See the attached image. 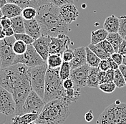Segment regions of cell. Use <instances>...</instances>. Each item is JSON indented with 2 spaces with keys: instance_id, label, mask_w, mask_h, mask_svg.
<instances>
[{
  "instance_id": "obj_1",
  "label": "cell",
  "mask_w": 126,
  "mask_h": 124,
  "mask_svg": "<svg viewBox=\"0 0 126 124\" xmlns=\"http://www.w3.org/2000/svg\"><path fill=\"white\" fill-rule=\"evenodd\" d=\"M37 9L36 19L38 22L42 35L56 37L61 34L67 35L68 24L64 23L60 16V7L52 3L40 6Z\"/></svg>"
},
{
  "instance_id": "obj_2",
  "label": "cell",
  "mask_w": 126,
  "mask_h": 124,
  "mask_svg": "<svg viewBox=\"0 0 126 124\" xmlns=\"http://www.w3.org/2000/svg\"><path fill=\"white\" fill-rule=\"evenodd\" d=\"M70 103L59 98L47 103L36 121L38 124H63L70 114Z\"/></svg>"
},
{
  "instance_id": "obj_3",
  "label": "cell",
  "mask_w": 126,
  "mask_h": 124,
  "mask_svg": "<svg viewBox=\"0 0 126 124\" xmlns=\"http://www.w3.org/2000/svg\"><path fill=\"white\" fill-rule=\"evenodd\" d=\"M60 68H47L43 98V100L46 103L55 99L63 98L71 104L70 102L66 98L65 89L63 87V80L60 76Z\"/></svg>"
},
{
  "instance_id": "obj_4",
  "label": "cell",
  "mask_w": 126,
  "mask_h": 124,
  "mask_svg": "<svg viewBox=\"0 0 126 124\" xmlns=\"http://www.w3.org/2000/svg\"><path fill=\"white\" fill-rule=\"evenodd\" d=\"M31 68L24 64H15L0 70V86L12 93L14 86L26 76L30 75Z\"/></svg>"
},
{
  "instance_id": "obj_5",
  "label": "cell",
  "mask_w": 126,
  "mask_h": 124,
  "mask_svg": "<svg viewBox=\"0 0 126 124\" xmlns=\"http://www.w3.org/2000/svg\"><path fill=\"white\" fill-rule=\"evenodd\" d=\"M96 124H126V103L116 101L105 109Z\"/></svg>"
},
{
  "instance_id": "obj_6",
  "label": "cell",
  "mask_w": 126,
  "mask_h": 124,
  "mask_svg": "<svg viewBox=\"0 0 126 124\" xmlns=\"http://www.w3.org/2000/svg\"><path fill=\"white\" fill-rule=\"evenodd\" d=\"M32 90L30 75L22 78L16 84L12 90V95L16 104L15 115H23V105L28 95Z\"/></svg>"
},
{
  "instance_id": "obj_7",
  "label": "cell",
  "mask_w": 126,
  "mask_h": 124,
  "mask_svg": "<svg viewBox=\"0 0 126 124\" xmlns=\"http://www.w3.org/2000/svg\"><path fill=\"white\" fill-rule=\"evenodd\" d=\"M47 63L31 68L30 82L32 90L36 92L43 99L45 94V77L47 70Z\"/></svg>"
},
{
  "instance_id": "obj_8",
  "label": "cell",
  "mask_w": 126,
  "mask_h": 124,
  "mask_svg": "<svg viewBox=\"0 0 126 124\" xmlns=\"http://www.w3.org/2000/svg\"><path fill=\"white\" fill-rule=\"evenodd\" d=\"M15 41L14 36L6 37L0 40V59L2 69L13 65L16 55L13 50V45Z\"/></svg>"
},
{
  "instance_id": "obj_9",
  "label": "cell",
  "mask_w": 126,
  "mask_h": 124,
  "mask_svg": "<svg viewBox=\"0 0 126 124\" xmlns=\"http://www.w3.org/2000/svg\"><path fill=\"white\" fill-rule=\"evenodd\" d=\"M45 62L42 57L38 54L32 45H28L26 52L22 54H16L13 62L15 64H24L29 68H34L36 66L41 65Z\"/></svg>"
},
{
  "instance_id": "obj_10",
  "label": "cell",
  "mask_w": 126,
  "mask_h": 124,
  "mask_svg": "<svg viewBox=\"0 0 126 124\" xmlns=\"http://www.w3.org/2000/svg\"><path fill=\"white\" fill-rule=\"evenodd\" d=\"M46 103L33 90L28 95L23 105V114L35 113L39 115L45 107Z\"/></svg>"
},
{
  "instance_id": "obj_11",
  "label": "cell",
  "mask_w": 126,
  "mask_h": 124,
  "mask_svg": "<svg viewBox=\"0 0 126 124\" xmlns=\"http://www.w3.org/2000/svg\"><path fill=\"white\" fill-rule=\"evenodd\" d=\"M72 45H73V42L67 35L61 34L56 37H51V42L49 46V54H63L64 51L69 49Z\"/></svg>"
},
{
  "instance_id": "obj_12",
  "label": "cell",
  "mask_w": 126,
  "mask_h": 124,
  "mask_svg": "<svg viewBox=\"0 0 126 124\" xmlns=\"http://www.w3.org/2000/svg\"><path fill=\"white\" fill-rule=\"evenodd\" d=\"M16 104L12 93L0 86V110L6 116L15 114Z\"/></svg>"
},
{
  "instance_id": "obj_13",
  "label": "cell",
  "mask_w": 126,
  "mask_h": 124,
  "mask_svg": "<svg viewBox=\"0 0 126 124\" xmlns=\"http://www.w3.org/2000/svg\"><path fill=\"white\" fill-rule=\"evenodd\" d=\"M90 67L85 64L81 67L71 70L70 78L73 81L75 86L83 88L87 86V78Z\"/></svg>"
},
{
  "instance_id": "obj_14",
  "label": "cell",
  "mask_w": 126,
  "mask_h": 124,
  "mask_svg": "<svg viewBox=\"0 0 126 124\" xmlns=\"http://www.w3.org/2000/svg\"><path fill=\"white\" fill-rule=\"evenodd\" d=\"M79 12L74 4H64L60 7V16L64 23L70 24L77 20Z\"/></svg>"
},
{
  "instance_id": "obj_15",
  "label": "cell",
  "mask_w": 126,
  "mask_h": 124,
  "mask_svg": "<svg viewBox=\"0 0 126 124\" xmlns=\"http://www.w3.org/2000/svg\"><path fill=\"white\" fill-rule=\"evenodd\" d=\"M51 42V37L42 35L40 37L33 42L32 45L38 53V54L42 57V58L47 62V58L49 55V46Z\"/></svg>"
},
{
  "instance_id": "obj_16",
  "label": "cell",
  "mask_w": 126,
  "mask_h": 124,
  "mask_svg": "<svg viewBox=\"0 0 126 124\" xmlns=\"http://www.w3.org/2000/svg\"><path fill=\"white\" fill-rule=\"evenodd\" d=\"M87 64L86 47H80L74 50V57L70 62L71 69H75Z\"/></svg>"
},
{
  "instance_id": "obj_17",
  "label": "cell",
  "mask_w": 126,
  "mask_h": 124,
  "mask_svg": "<svg viewBox=\"0 0 126 124\" xmlns=\"http://www.w3.org/2000/svg\"><path fill=\"white\" fill-rule=\"evenodd\" d=\"M24 27L25 33L29 35L34 40L38 39L42 36L40 26L36 19H33L30 20L24 19Z\"/></svg>"
},
{
  "instance_id": "obj_18",
  "label": "cell",
  "mask_w": 126,
  "mask_h": 124,
  "mask_svg": "<svg viewBox=\"0 0 126 124\" xmlns=\"http://www.w3.org/2000/svg\"><path fill=\"white\" fill-rule=\"evenodd\" d=\"M22 8L15 3H9L8 2L3 7L1 8V11L3 16L8 17L9 19L14 18L16 17L22 15Z\"/></svg>"
},
{
  "instance_id": "obj_19",
  "label": "cell",
  "mask_w": 126,
  "mask_h": 124,
  "mask_svg": "<svg viewBox=\"0 0 126 124\" xmlns=\"http://www.w3.org/2000/svg\"><path fill=\"white\" fill-rule=\"evenodd\" d=\"M103 28L108 33L118 32L119 30V17L114 15L108 16L106 17L104 23Z\"/></svg>"
},
{
  "instance_id": "obj_20",
  "label": "cell",
  "mask_w": 126,
  "mask_h": 124,
  "mask_svg": "<svg viewBox=\"0 0 126 124\" xmlns=\"http://www.w3.org/2000/svg\"><path fill=\"white\" fill-rule=\"evenodd\" d=\"M9 3H15L24 9L27 7L39 8L40 6L49 3V0H7Z\"/></svg>"
},
{
  "instance_id": "obj_21",
  "label": "cell",
  "mask_w": 126,
  "mask_h": 124,
  "mask_svg": "<svg viewBox=\"0 0 126 124\" xmlns=\"http://www.w3.org/2000/svg\"><path fill=\"white\" fill-rule=\"evenodd\" d=\"M37 114L35 113H24L23 115H15L12 118L11 124H28L36 121L38 118Z\"/></svg>"
},
{
  "instance_id": "obj_22",
  "label": "cell",
  "mask_w": 126,
  "mask_h": 124,
  "mask_svg": "<svg viewBox=\"0 0 126 124\" xmlns=\"http://www.w3.org/2000/svg\"><path fill=\"white\" fill-rule=\"evenodd\" d=\"M100 69L98 68H91L89 71V75L87 78V86L89 88H98L100 83H99V72Z\"/></svg>"
},
{
  "instance_id": "obj_23",
  "label": "cell",
  "mask_w": 126,
  "mask_h": 124,
  "mask_svg": "<svg viewBox=\"0 0 126 124\" xmlns=\"http://www.w3.org/2000/svg\"><path fill=\"white\" fill-rule=\"evenodd\" d=\"M108 32L104 28L98 29L97 30L92 31L91 32V43L92 45H97L98 43L107 39Z\"/></svg>"
},
{
  "instance_id": "obj_24",
  "label": "cell",
  "mask_w": 126,
  "mask_h": 124,
  "mask_svg": "<svg viewBox=\"0 0 126 124\" xmlns=\"http://www.w3.org/2000/svg\"><path fill=\"white\" fill-rule=\"evenodd\" d=\"M12 21V27L15 34L19 33H25V27H24V19L22 16H18L11 19Z\"/></svg>"
},
{
  "instance_id": "obj_25",
  "label": "cell",
  "mask_w": 126,
  "mask_h": 124,
  "mask_svg": "<svg viewBox=\"0 0 126 124\" xmlns=\"http://www.w3.org/2000/svg\"><path fill=\"white\" fill-rule=\"evenodd\" d=\"M100 61L101 60L88 47H86L87 64L91 68H98Z\"/></svg>"
},
{
  "instance_id": "obj_26",
  "label": "cell",
  "mask_w": 126,
  "mask_h": 124,
  "mask_svg": "<svg viewBox=\"0 0 126 124\" xmlns=\"http://www.w3.org/2000/svg\"><path fill=\"white\" fill-rule=\"evenodd\" d=\"M106 39L112 45V46L113 47L115 52L118 53L119 46L122 43L124 38L118 32H114V33H108Z\"/></svg>"
},
{
  "instance_id": "obj_27",
  "label": "cell",
  "mask_w": 126,
  "mask_h": 124,
  "mask_svg": "<svg viewBox=\"0 0 126 124\" xmlns=\"http://www.w3.org/2000/svg\"><path fill=\"white\" fill-rule=\"evenodd\" d=\"M63 62L62 54H49L47 58V63L49 68H60Z\"/></svg>"
},
{
  "instance_id": "obj_28",
  "label": "cell",
  "mask_w": 126,
  "mask_h": 124,
  "mask_svg": "<svg viewBox=\"0 0 126 124\" xmlns=\"http://www.w3.org/2000/svg\"><path fill=\"white\" fill-rule=\"evenodd\" d=\"M80 95H81L80 88H78L77 86H75L70 89L65 90L66 98L70 101L71 103L77 102V101L78 100V98L80 96Z\"/></svg>"
},
{
  "instance_id": "obj_29",
  "label": "cell",
  "mask_w": 126,
  "mask_h": 124,
  "mask_svg": "<svg viewBox=\"0 0 126 124\" xmlns=\"http://www.w3.org/2000/svg\"><path fill=\"white\" fill-rule=\"evenodd\" d=\"M87 47L100 60H108V58H110V56H111L109 53H108L107 52H105L103 49H102L100 46H98L97 45H92V44H90Z\"/></svg>"
},
{
  "instance_id": "obj_30",
  "label": "cell",
  "mask_w": 126,
  "mask_h": 124,
  "mask_svg": "<svg viewBox=\"0 0 126 124\" xmlns=\"http://www.w3.org/2000/svg\"><path fill=\"white\" fill-rule=\"evenodd\" d=\"M37 9L32 7H27L22 9V16L25 20H30L36 18Z\"/></svg>"
},
{
  "instance_id": "obj_31",
  "label": "cell",
  "mask_w": 126,
  "mask_h": 124,
  "mask_svg": "<svg viewBox=\"0 0 126 124\" xmlns=\"http://www.w3.org/2000/svg\"><path fill=\"white\" fill-rule=\"evenodd\" d=\"M113 83L115 84L116 87L118 88H122L125 87V85H126V80L119 69L115 70Z\"/></svg>"
},
{
  "instance_id": "obj_32",
  "label": "cell",
  "mask_w": 126,
  "mask_h": 124,
  "mask_svg": "<svg viewBox=\"0 0 126 124\" xmlns=\"http://www.w3.org/2000/svg\"><path fill=\"white\" fill-rule=\"evenodd\" d=\"M71 68L70 62H63L60 68V76L63 80L70 78L71 72Z\"/></svg>"
},
{
  "instance_id": "obj_33",
  "label": "cell",
  "mask_w": 126,
  "mask_h": 124,
  "mask_svg": "<svg viewBox=\"0 0 126 124\" xmlns=\"http://www.w3.org/2000/svg\"><path fill=\"white\" fill-rule=\"evenodd\" d=\"M27 46L28 45L22 41L16 40L13 45V50L16 54H22L26 52Z\"/></svg>"
},
{
  "instance_id": "obj_34",
  "label": "cell",
  "mask_w": 126,
  "mask_h": 124,
  "mask_svg": "<svg viewBox=\"0 0 126 124\" xmlns=\"http://www.w3.org/2000/svg\"><path fill=\"white\" fill-rule=\"evenodd\" d=\"M116 88V85L113 82H107L105 83H102L100 84L98 87V88L101 91L105 93H112L115 91Z\"/></svg>"
},
{
  "instance_id": "obj_35",
  "label": "cell",
  "mask_w": 126,
  "mask_h": 124,
  "mask_svg": "<svg viewBox=\"0 0 126 124\" xmlns=\"http://www.w3.org/2000/svg\"><path fill=\"white\" fill-rule=\"evenodd\" d=\"M14 37H15L16 40H21L28 45H32L34 42V39L27 33H19V34H15Z\"/></svg>"
},
{
  "instance_id": "obj_36",
  "label": "cell",
  "mask_w": 126,
  "mask_h": 124,
  "mask_svg": "<svg viewBox=\"0 0 126 124\" xmlns=\"http://www.w3.org/2000/svg\"><path fill=\"white\" fill-rule=\"evenodd\" d=\"M118 33L124 38L126 37V15L119 17Z\"/></svg>"
},
{
  "instance_id": "obj_37",
  "label": "cell",
  "mask_w": 126,
  "mask_h": 124,
  "mask_svg": "<svg viewBox=\"0 0 126 124\" xmlns=\"http://www.w3.org/2000/svg\"><path fill=\"white\" fill-rule=\"evenodd\" d=\"M97 45L100 47L102 49H103V50H104L105 52H107L108 53H109L110 55L112 54H113L114 53H115V50H114V48H113V47L112 46V45L110 44V42H109L107 39H105V40L102 41L101 42L98 43Z\"/></svg>"
},
{
  "instance_id": "obj_38",
  "label": "cell",
  "mask_w": 126,
  "mask_h": 124,
  "mask_svg": "<svg viewBox=\"0 0 126 124\" xmlns=\"http://www.w3.org/2000/svg\"><path fill=\"white\" fill-rule=\"evenodd\" d=\"M62 57H63V62H70L71 60L74 57V50H71L70 48L65 50L62 54Z\"/></svg>"
},
{
  "instance_id": "obj_39",
  "label": "cell",
  "mask_w": 126,
  "mask_h": 124,
  "mask_svg": "<svg viewBox=\"0 0 126 124\" xmlns=\"http://www.w3.org/2000/svg\"><path fill=\"white\" fill-rule=\"evenodd\" d=\"M49 1L58 7L67 4H74V0H49Z\"/></svg>"
},
{
  "instance_id": "obj_40",
  "label": "cell",
  "mask_w": 126,
  "mask_h": 124,
  "mask_svg": "<svg viewBox=\"0 0 126 124\" xmlns=\"http://www.w3.org/2000/svg\"><path fill=\"white\" fill-rule=\"evenodd\" d=\"M110 57L118 64L120 66V65L123 64V55L120 54L118 53H114L113 54H111Z\"/></svg>"
},
{
  "instance_id": "obj_41",
  "label": "cell",
  "mask_w": 126,
  "mask_h": 124,
  "mask_svg": "<svg viewBox=\"0 0 126 124\" xmlns=\"http://www.w3.org/2000/svg\"><path fill=\"white\" fill-rule=\"evenodd\" d=\"M98 68L102 71H107L110 69V63L108 60H101V61L99 64Z\"/></svg>"
},
{
  "instance_id": "obj_42",
  "label": "cell",
  "mask_w": 126,
  "mask_h": 124,
  "mask_svg": "<svg viewBox=\"0 0 126 124\" xmlns=\"http://www.w3.org/2000/svg\"><path fill=\"white\" fill-rule=\"evenodd\" d=\"M1 27L5 30L7 28H9L12 26V21L11 19L8 18V17H3L1 19Z\"/></svg>"
},
{
  "instance_id": "obj_43",
  "label": "cell",
  "mask_w": 126,
  "mask_h": 124,
  "mask_svg": "<svg viewBox=\"0 0 126 124\" xmlns=\"http://www.w3.org/2000/svg\"><path fill=\"white\" fill-rule=\"evenodd\" d=\"M98 78H99V83H100V84H102V83H105L109 82V81H108V76H107L106 71L100 70L99 75H98Z\"/></svg>"
},
{
  "instance_id": "obj_44",
  "label": "cell",
  "mask_w": 126,
  "mask_h": 124,
  "mask_svg": "<svg viewBox=\"0 0 126 124\" xmlns=\"http://www.w3.org/2000/svg\"><path fill=\"white\" fill-rule=\"evenodd\" d=\"M63 87L65 90H67V89H70V88H72L73 87H75V84H74L73 81L69 78L63 80Z\"/></svg>"
},
{
  "instance_id": "obj_45",
  "label": "cell",
  "mask_w": 126,
  "mask_h": 124,
  "mask_svg": "<svg viewBox=\"0 0 126 124\" xmlns=\"http://www.w3.org/2000/svg\"><path fill=\"white\" fill-rule=\"evenodd\" d=\"M118 53H120L122 55H125L126 54V40L123 39L122 43L120 44V45L119 46L118 50Z\"/></svg>"
},
{
  "instance_id": "obj_46",
  "label": "cell",
  "mask_w": 126,
  "mask_h": 124,
  "mask_svg": "<svg viewBox=\"0 0 126 124\" xmlns=\"http://www.w3.org/2000/svg\"><path fill=\"white\" fill-rule=\"evenodd\" d=\"M94 118V116H93V111L92 110H90L88 112H87L85 114V120L86 121L87 123H90L91 122Z\"/></svg>"
},
{
  "instance_id": "obj_47",
  "label": "cell",
  "mask_w": 126,
  "mask_h": 124,
  "mask_svg": "<svg viewBox=\"0 0 126 124\" xmlns=\"http://www.w3.org/2000/svg\"><path fill=\"white\" fill-rule=\"evenodd\" d=\"M107 73V76L109 82H113V79H114V75H115V70L112 69H109L108 70L106 71Z\"/></svg>"
},
{
  "instance_id": "obj_48",
  "label": "cell",
  "mask_w": 126,
  "mask_h": 124,
  "mask_svg": "<svg viewBox=\"0 0 126 124\" xmlns=\"http://www.w3.org/2000/svg\"><path fill=\"white\" fill-rule=\"evenodd\" d=\"M108 61H109V63H110V69H112V70H118L119 69V65H118V64L116 63V62H115L111 57L110 58H108Z\"/></svg>"
},
{
  "instance_id": "obj_49",
  "label": "cell",
  "mask_w": 126,
  "mask_h": 124,
  "mask_svg": "<svg viewBox=\"0 0 126 124\" xmlns=\"http://www.w3.org/2000/svg\"><path fill=\"white\" fill-rule=\"evenodd\" d=\"M4 32H5L6 37H12V36H14V35L15 34L12 27L5 29V30H4Z\"/></svg>"
},
{
  "instance_id": "obj_50",
  "label": "cell",
  "mask_w": 126,
  "mask_h": 124,
  "mask_svg": "<svg viewBox=\"0 0 126 124\" xmlns=\"http://www.w3.org/2000/svg\"><path fill=\"white\" fill-rule=\"evenodd\" d=\"M119 70H120L121 73L123 74V77L125 78L126 82V65H123V64L120 65L119 66Z\"/></svg>"
},
{
  "instance_id": "obj_51",
  "label": "cell",
  "mask_w": 126,
  "mask_h": 124,
  "mask_svg": "<svg viewBox=\"0 0 126 124\" xmlns=\"http://www.w3.org/2000/svg\"><path fill=\"white\" fill-rule=\"evenodd\" d=\"M5 37H6V35H5L4 29L1 27V25H0V40L4 39Z\"/></svg>"
},
{
  "instance_id": "obj_52",
  "label": "cell",
  "mask_w": 126,
  "mask_h": 124,
  "mask_svg": "<svg viewBox=\"0 0 126 124\" xmlns=\"http://www.w3.org/2000/svg\"><path fill=\"white\" fill-rule=\"evenodd\" d=\"M7 3V0H0V8H2Z\"/></svg>"
},
{
  "instance_id": "obj_53",
  "label": "cell",
  "mask_w": 126,
  "mask_h": 124,
  "mask_svg": "<svg viewBox=\"0 0 126 124\" xmlns=\"http://www.w3.org/2000/svg\"><path fill=\"white\" fill-rule=\"evenodd\" d=\"M123 65H126V54L123 55Z\"/></svg>"
},
{
  "instance_id": "obj_54",
  "label": "cell",
  "mask_w": 126,
  "mask_h": 124,
  "mask_svg": "<svg viewBox=\"0 0 126 124\" xmlns=\"http://www.w3.org/2000/svg\"><path fill=\"white\" fill-rule=\"evenodd\" d=\"M4 16H3V13H2V11H1V8H0V18H2Z\"/></svg>"
},
{
  "instance_id": "obj_55",
  "label": "cell",
  "mask_w": 126,
  "mask_h": 124,
  "mask_svg": "<svg viewBox=\"0 0 126 124\" xmlns=\"http://www.w3.org/2000/svg\"><path fill=\"white\" fill-rule=\"evenodd\" d=\"M37 124V122H34H34H31V123H30V124Z\"/></svg>"
},
{
  "instance_id": "obj_56",
  "label": "cell",
  "mask_w": 126,
  "mask_h": 124,
  "mask_svg": "<svg viewBox=\"0 0 126 124\" xmlns=\"http://www.w3.org/2000/svg\"><path fill=\"white\" fill-rule=\"evenodd\" d=\"M2 69V68H1V59H0V70Z\"/></svg>"
},
{
  "instance_id": "obj_57",
  "label": "cell",
  "mask_w": 126,
  "mask_h": 124,
  "mask_svg": "<svg viewBox=\"0 0 126 124\" xmlns=\"http://www.w3.org/2000/svg\"><path fill=\"white\" fill-rule=\"evenodd\" d=\"M1 18H0V25H1Z\"/></svg>"
},
{
  "instance_id": "obj_58",
  "label": "cell",
  "mask_w": 126,
  "mask_h": 124,
  "mask_svg": "<svg viewBox=\"0 0 126 124\" xmlns=\"http://www.w3.org/2000/svg\"><path fill=\"white\" fill-rule=\"evenodd\" d=\"M124 39H126V37H124Z\"/></svg>"
},
{
  "instance_id": "obj_59",
  "label": "cell",
  "mask_w": 126,
  "mask_h": 124,
  "mask_svg": "<svg viewBox=\"0 0 126 124\" xmlns=\"http://www.w3.org/2000/svg\"><path fill=\"white\" fill-rule=\"evenodd\" d=\"M0 113H1V110H0Z\"/></svg>"
}]
</instances>
